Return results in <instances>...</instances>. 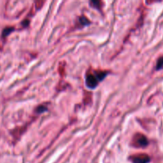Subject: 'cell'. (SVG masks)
I'll list each match as a JSON object with an SVG mask.
<instances>
[{
    "instance_id": "cell-3",
    "label": "cell",
    "mask_w": 163,
    "mask_h": 163,
    "mask_svg": "<svg viewBox=\"0 0 163 163\" xmlns=\"http://www.w3.org/2000/svg\"><path fill=\"white\" fill-rule=\"evenodd\" d=\"M129 160L132 163H149L150 158L146 154H137L130 156Z\"/></svg>"
},
{
    "instance_id": "cell-5",
    "label": "cell",
    "mask_w": 163,
    "mask_h": 163,
    "mask_svg": "<svg viewBox=\"0 0 163 163\" xmlns=\"http://www.w3.org/2000/svg\"><path fill=\"white\" fill-rule=\"evenodd\" d=\"M102 2L100 1H92L90 2V4L92 6V7H95L98 9V10H100L101 9V5H102Z\"/></svg>"
},
{
    "instance_id": "cell-2",
    "label": "cell",
    "mask_w": 163,
    "mask_h": 163,
    "mask_svg": "<svg viewBox=\"0 0 163 163\" xmlns=\"http://www.w3.org/2000/svg\"><path fill=\"white\" fill-rule=\"evenodd\" d=\"M148 139L145 135L141 133H136L132 138V143L131 145L136 148L146 147L148 145Z\"/></svg>"
},
{
    "instance_id": "cell-4",
    "label": "cell",
    "mask_w": 163,
    "mask_h": 163,
    "mask_svg": "<svg viewBox=\"0 0 163 163\" xmlns=\"http://www.w3.org/2000/svg\"><path fill=\"white\" fill-rule=\"evenodd\" d=\"M78 22H79V25L81 26H86L88 24H89L90 22L89 20L86 18V17H84V16H81V17H80L79 19H78Z\"/></svg>"
},
{
    "instance_id": "cell-6",
    "label": "cell",
    "mask_w": 163,
    "mask_h": 163,
    "mask_svg": "<svg viewBox=\"0 0 163 163\" xmlns=\"http://www.w3.org/2000/svg\"><path fill=\"white\" fill-rule=\"evenodd\" d=\"M163 66V57L159 58V60L158 61V64H157V69H161L162 67Z\"/></svg>"
},
{
    "instance_id": "cell-7",
    "label": "cell",
    "mask_w": 163,
    "mask_h": 163,
    "mask_svg": "<svg viewBox=\"0 0 163 163\" xmlns=\"http://www.w3.org/2000/svg\"><path fill=\"white\" fill-rule=\"evenodd\" d=\"M46 110H47L46 107H45L44 105H41V106H39V107H38L37 111H38V112H45V111H46Z\"/></svg>"
},
{
    "instance_id": "cell-1",
    "label": "cell",
    "mask_w": 163,
    "mask_h": 163,
    "mask_svg": "<svg viewBox=\"0 0 163 163\" xmlns=\"http://www.w3.org/2000/svg\"><path fill=\"white\" fill-rule=\"evenodd\" d=\"M107 73V72L102 70H88L85 76L87 86L89 88H95L99 81L104 79Z\"/></svg>"
}]
</instances>
